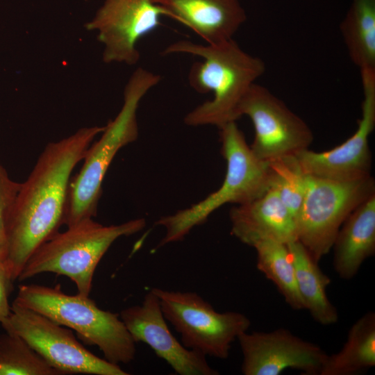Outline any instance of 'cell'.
I'll return each mask as SVG.
<instances>
[{
	"instance_id": "5",
	"label": "cell",
	"mask_w": 375,
	"mask_h": 375,
	"mask_svg": "<svg viewBox=\"0 0 375 375\" xmlns=\"http://www.w3.org/2000/svg\"><path fill=\"white\" fill-rule=\"evenodd\" d=\"M219 136L221 152L226 162L222 185L199 203L157 220L155 224L165 228L159 246L182 240L224 204L250 202L269 189L268 162L254 155L235 122L220 127Z\"/></svg>"
},
{
	"instance_id": "3",
	"label": "cell",
	"mask_w": 375,
	"mask_h": 375,
	"mask_svg": "<svg viewBox=\"0 0 375 375\" xmlns=\"http://www.w3.org/2000/svg\"><path fill=\"white\" fill-rule=\"evenodd\" d=\"M160 80L159 74L142 67L131 76L124 88L119 112L105 126L99 140L90 146L81 169L69 185L64 220L67 227L97 215L106 173L118 151L138 138L139 104Z\"/></svg>"
},
{
	"instance_id": "19",
	"label": "cell",
	"mask_w": 375,
	"mask_h": 375,
	"mask_svg": "<svg viewBox=\"0 0 375 375\" xmlns=\"http://www.w3.org/2000/svg\"><path fill=\"white\" fill-rule=\"evenodd\" d=\"M375 366V314L369 312L350 328L342 348L328 355L320 375H355Z\"/></svg>"
},
{
	"instance_id": "13",
	"label": "cell",
	"mask_w": 375,
	"mask_h": 375,
	"mask_svg": "<svg viewBox=\"0 0 375 375\" xmlns=\"http://www.w3.org/2000/svg\"><path fill=\"white\" fill-rule=\"evenodd\" d=\"M244 375H279L287 369L320 375L328 354L317 344L280 328L269 332L247 331L238 339Z\"/></svg>"
},
{
	"instance_id": "23",
	"label": "cell",
	"mask_w": 375,
	"mask_h": 375,
	"mask_svg": "<svg viewBox=\"0 0 375 375\" xmlns=\"http://www.w3.org/2000/svg\"><path fill=\"white\" fill-rule=\"evenodd\" d=\"M269 189L273 190L296 219L306 189L307 174L296 155L268 162Z\"/></svg>"
},
{
	"instance_id": "6",
	"label": "cell",
	"mask_w": 375,
	"mask_h": 375,
	"mask_svg": "<svg viewBox=\"0 0 375 375\" xmlns=\"http://www.w3.org/2000/svg\"><path fill=\"white\" fill-rule=\"evenodd\" d=\"M145 224L143 218L110 226L102 225L93 218L83 219L42 244L28 258L17 280L53 273L70 278L78 294L88 297L94 271L110 247L119 238L140 231Z\"/></svg>"
},
{
	"instance_id": "15",
	"label": "cell",
	"mask_w": 375,
	"mask_h": 375,
	"mask_svg": "<svg viewBox=\"0 0 375 375\" xmlns=\"http://www.w3.org/2000/svg\"><path fill=\"white\" fill-rule=\"evenodd\" d=\"M230 220L231 234L250 247L266 240L285 244L297 240L295 218L272 189L232 208Z\"/></svg>"
},
{
	"instance_id": "22",
	"label": "cell",
	"mask_w": 375,
	"mask_h": 375,
	"mask_svg": "<svg viewBox=\"0 0 375 375\" xmlns=\"http://www.w3.org/2000/svg\"><path fill=\"white\" fill-rule=\"evenodd\" d=\"M18 335H0V375H63Z\"/></svg>"
},
{
	"instance_id": "20",
	"label": "cell",
	"mask_w": 375,
	"mask_h": 375,
	"mask_svg": "<svg viewBox=\"0 0 375 375\" xmlns=\"http://www.w3.org/2000/svg\"><path fill=\"white\" fill-rule=\"evenodd\" d=\"M340 28L353 64L375 69V0H352Z\"/></svg>"
},
{
	"instance_id": "17",
	"label": "cell",
	"mask_w": 375,
	"mask_h": 375,
	"mask_svg": "<svg viewBox=\"0 0 375 375\" xmlns=\"http://www.w3.org/2000/svg\"><path fill=\"white\" fill-rule=\"evenodd\" d=\"M333 268L343 279L356 276L375 253V194L360 203L345 219L333 244Z\"/></svg>"
},
{
	"instance_id": "1",
	"label": "cell",
	"mask_w": 375,
	"mask_h": 375,
	"mask_svg": "<svg viewBox=\"0 0 375 375\" xmlns=\"http://www.w3.org/2000/svg\"><path fill=\"white\" fill-rule=\"evenodd\" d=\"M104 129L105 126L83 127L49 143L21 183L7 231L5 268L12 281L33 252L64 224L71 174Z\"/></svg>"
},
{
	"instance_id": "24",
	"label": "cell",
	"mask_w": 375,
	"mask_h": 375,
	"mask_svg": "<svg viewBox=\"0 0 375 375\" xmlns=\"http://www.w3.org/2000/svg\"><path fill=\"white\" fill-rule=\"evenodd\" d=\"M20 187L21 183L13 181L0 164V265L4 267L8 255V225Z\"/></svg>"
},
{
	"instance_id": "18",
	"label": "cell",
	"mask_w": 375,
	"mask_h": 375,
	"mask_svg": "<svg viewBox=\"0 0 375 375\" xmlns=\"http://www.w3.org/2000/svg\"><path fill=\"white\" fill-rule=\"evenodd\" d=\"M294 269L299 294L304 309L319 324L331 325L338 320L335 307L329 301L326 288L331 281L306 249L298 240L288 243Z\"/></svg>"
},
{
	"instance_id": "2",
	"label": "cell",
	"mask_w": 375,
	"mask_h": 375,
	"mask_svg": "<svg viewBox=\"0 0 375 375\" xmlns=\"http://www.w3.org/2000/svg\"><path fill=\"white\" fill-rule=\"evenodd\" d=\"M164 56L188 53L199 56L202 62L192 65L188 79L197 92H213V98L188 112V126H216L219 128L239 115L240 104L251 86L265 71L264 61L244 51L232 38L216 44H201L179 40L161 52Z\"/></svg>"
},
{
	"instance_id": "16",
	"label": "cell",
	"mask_w": 375,
	"mask_h": 375,
	"mask_svg": "<svg viewBox=\"0 0 375 375\" xmlns=\"http://www.w3.org/2000/svg\"><path fill=\"white\" fill-rule=\"evenodd\" d=\"M208 44L233 38L247 19L240 0H153Z\"/></svg>"
},
{
	"instance_id": "7",
	"label": "cell",
	"mask_w": 375,
	"mask_h": 375,
	"mask_svg": "<svg viewBox=\"0 0 375 375\" xmlns=\"http://www.w3.org/2000/svg\"><path fill=\"white\" fill-rule=\"evenodd\" d=\"M374 194L372 175L334 180L307 174L305 194L295 219L297 240L319 262L331 250L348 216Z\"/></svg>"
},
{
	"instance_id": "21",
	"label": "cell",
	"mask_w": 375,
	"mask_h": 375,
	"mask_svg": "<svg viewBox=\"0 0 375 375\" xmlns=\"http://www.w3.org/2000/svg\"><path fill=\"white\" fill-rule=\"evenodd\" d=\"M252 247L257 253V268L273 282L285 302L294 310L304 309L288 245L266 240L258 242Z\"/></svg>"
},
{
	"instance_id": "14",
	"label": "cell",
	"mask_w": 375,
	"mask_h": 375,
	"mask_svg": "<svg viewBox=\"0 0 375 375\" xmlns=\"http://www.w3.org/2000/svg\"><path fill=\"white\" fill-rule=\"evenodd\" d=\"M119 317L135 342L147 344L180 375H217L206 357L184 347L170 331L151 289L142 302L122 310Z\"/></svg>"
},
{
	"instance_id": "10",
	"label": "cell",
	"mask_w": 375,
	"mask_h": 375,
	"mask_svg": "<svg viewBox=\"0 0 375 375\" xmlns=\"http://www.w3.org/2000/svg\"><path fill=\"white\" fill-rule=\"evenodd\" d=\"M239 115L251 120L255 135L250 147L264 162L296 155L312 142L313 134L306 122L267 88L256 83L243 97Z\"/></svg>"
},
{
	"instance_id": "8",
	"label": "cell",
	"mask_w": 375,
	"mask_h": 375,
	"mask_svg": "<svg viewBox=\"0 0 375 375\" xmlns=\"http://www.w3.org/2000/svg\"><path fill=\"white\" fill-rule=\"evenodd\" d=\"M162 312L181 336L182 344L203 356L226 359L231 344L248 331L249 319L236 311L219 312L194 292L152 288Z\"/></svg>"
},
{
	"instance_id": "11",
	"label": "cell",
	"mask_w": 375,
	"mask_h": 375,
	"mask_svg": "<svg viewBox=\"0 0 375 375\" xmlns=\"http://www.w3.org/2000/svg\"><path fill=\"white\" fill-rule=\"evenodd\" d=\"M162 16L167 12L153 0H103L85 27L97 32L104 62L133 65L140 58L138 42L160 25Z\"/></svg>"
},
{
	"instance_id": "25",
	"label": "cell",
	"mask_w": 375,
	"mask_h": 375,
	"mask_svg": "<svg viewBox=\"0 0 375 375\" xmlns=\"http://www.w3.org/2000/svg\"><path fill=\"white\" fill-rule=\"evenodd\" d=\"M12 281L5 267L0 265V323L8 317L11 312L8 296Z\"/></svg>"
},
{
	"instance_id": "9",
	"label": "cell",
	"mask_w": 375,
	"mask_h": 375,
	"mask_svg": "<svg viewBox=\"0 0 375 375\" xmlns=\"http://www.w3.org/2000/svg\"><path fill=\"white\" fill-rule=\"evenodd\" d=\"M1 324L20 336L52 367L64 374L128 375L119 365L101 358L85 349L72 331L31 309L12 303Z\"/></svg>"
},
{
	"instance_id": "12",
	"label": "cell",
	"mask_w": 375,
	"mask_h": 375,
	"mask_svg": "<svg viewBox=\"0 0 375 375\" xmlns=\"http://www.w3.org/2000/svg\"><path fill=\"white\" fill-rule=\"evenodd\" d=\"M360 71L363 100L357 130L332 149L316 152L307 149L296 154L306 174L334 180H352L371 175L369 138L375 128V69Z\"/></svg>"
},
{
	"instance_id": "4",
	"label": "cell",
	"mask_w": 375,
	"mask_h": 375,
	"mask_svg": "<svg viewBox=\"0 0 375 375\" xmlns=\"http://www.w3.org/2000/svg\"><path fill=\"white\" fill-rule=\"evenodd\" d=\"M12 303L74 330L85 342L97 346L111 363L127 364L135 358L136 342L119 314L99 308L88 297L65 294L60 285H21Z\"/></svg>"
}]
</instances>
